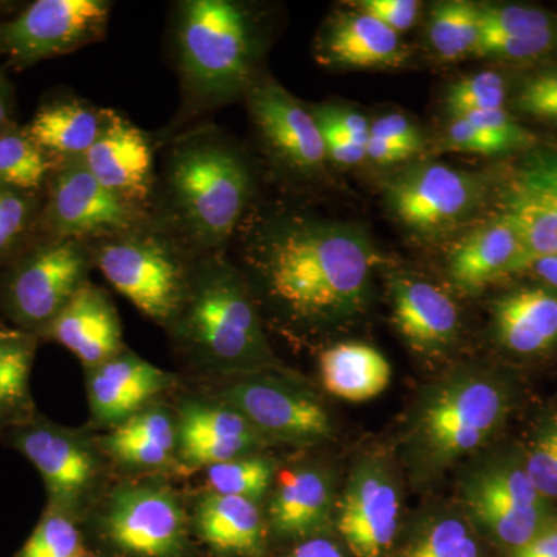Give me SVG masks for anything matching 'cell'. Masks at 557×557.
<instances>
[{"label": "cell", "instance_id": "obj_38", "mask_svg": "<svg viewBox=\"0 0 557 557\" xmlns=\"http://www.w3.org/2000/svg\"><path fill=\"white\" fill-rule=\"evenodd\" d=\"M40 208L39 194L0 185V260L20 251L25 237L35 233Z\"/></svg>", "mask_w": 557, "mask_h": 557}, {"label": "cell", "instance_id": "obj_13", "mask_svg": "<svg viewBox=\"0 0 557 557\" xmlns=\"http://www.w3.org/2000/svg\"><path fill=\"white\" fill-rule=\"evenodd\" d=\"M244 98L260 145L278 170L298 180L322 177L327 152L311 109L276 79L260 73Z\"/></svg>", "mask_w": 557, "mask_h": 557}, {"label": "cell", "instance_id": "obj_31", "mask_svg": "<svg viewBox=\"0 0 557 557\" xmlns=\"http://www.w3.org/2000/svg\"><path fill=\"white\" fill-rule=\"evenodd\" d=\"M38 344V336L24 330H0V432L22 426L39 413L30 391Z\"/></svg>", "mask_w": 557, "mask_h": 557}, {"label": "cell", "instance_id": "obj_2", "mask_svg": "<svg viewBox=\"0 0 557 557\" xmlns=\"http://www.w3.org/2000/svg\"><path fill=\"white\" fill-rule=\"evenodd\" d=\"M255 193L247 153L222 129L203 124L168 143L149 218L194 255H218L239 233Z\"/></svg>", "mask_w": 557, "mask_h": 557}, {"label": "cell", "instance_id": "obj_4", "mask_svg": "<svg viewBox=\"0 0 557 557\" xmlns=\"http://www.w3.org/2000/svg\"><path fill=\"white\" fill-rule=\"evenodd\" d=\"M168 332L188 357L209 370L244 375L274 362L255 293L225 252L196 260L188 292Z\"/></svg>", "mask_w": 557, "mask_h": 557}, {"label": "cell", "instance_id": "obj_48", "mask_svg": "<svg viewBox=\"0 0 557 557\" xmlns=\"http://www.w3.org/2000/svg\"><path fill=\"white\" fill-rule=\"evenodd\" d=\"M346 547L327 533L295 542L285 557H348Z\"/></svg>", "mask_w": 557, "mask_h": 557}, {"label": "cell", "instance_id": "obj_24", "mask_svg": "<svg viewBox=\"0 0 557 557\" xmlns=\"http://www.w3.org/2000/svg\"><path fill=\"white\" fill-rule=\"evenodd\" d=\"M314 57L327 67H399L408 51L398 33L361 11L339 13L319 32Z\"/></svg>", "mask_w": 557, "mask_h": 557}, {"label": "cell", "instance_id": "obj_25", "mask_svg": "<svg viewBox=\"0 0 557 557\" xmlns=\"http://www.w3.org/2000/svg\"><path fill=\"white\" fill-rule=\"evenodd\" d=\"M525 245L516 226L504 215L469 231L449 252L448 271L454 284L468 293L519 273L527 265Z\"/></svg>", "mask_w": 557, "mask_h": 557}, {"label": "cell", "instance_id": "obj_49", "mask_svg": "<svg viewBox=\"0 0 557 557\" xmlns=\"http://www.w3.org/2000/svg\"><path fill=\"white\" fill-rule=\"evenodd\" d=\"M508 557H557V516L536 536Z\"/></svg>", "mask_w": 557, "mask_h": 557}, {"label": "cell", "instance_id": "obj_8", "mask_svg": "<svg viewBox=\"0 0 557 557\" xmlns=\"http://www.w3.org/2000/svg\"><path fill=\"white\" fill-rule=\"evenodd\" d=\"M95 269L89 244L39 239L0 278V310L24 332L42 339Z\"/></svg>", "mask_w": 557, "mask_h": 557}, {"label": "cell", "instance_id": "obj_12", "mask_svg": "<svg viewBox=\"0 0 557 557\" xmlns=\"http://www.w3.org/2000/svg\"><path fill=\"white\" fill-rule=\"evenodd\" d=\"M108 0H36L0 22V54L17 69L100 42L108 33Z\"/></svg>", "mask_w": 557, "mask_h": 557}, {"label": "cell", "instance_id": "obj_36", "mask_svg": "<svg viewBox=\"0 0 557 557\" xmlns=\"http://www.w3.org/2000/svg\"><path fill=\"white\" fill-rule=\"evenodd\" d=\"M87 549L81 520L47 505L38 525L14 557H78Z\"/></svg>", "mask_w": 557, "mask_h": 557}, {"label": "cell", "instance_id": "obj_14", "mask_svg": "<svg viewBox=\"0 0 557 557\" xmlns=\"http://www.w3.org/2000/svg\"><path fill=\"white\" fill-rule=\"evenodd\" d=\"M485 194L480 175L443 163L412 164L386 183L387 207L395 218L406 228L429 236L460 225L474 214Z\"/></svg>", "mask_w": 557, "mask_h": 557}, {"label": "cell", "instance_id": "obj_21", "mask_svg": "<svg viewBox=\"0 0 557 557\" xmlns=\"http://www.w3.org/2000/svg\"><path fill=\"white\" fill-rule=\"evenodd\" d=\"M391 302L395 327L418 354H442L456 343L460 311L448 293L437 285L408 274L394 276Z\"/></svg>", "mask_w": 557, "mask_h": 557}, {"label": "cell", "instance_id": "obj_28", "mask_svg": "<svg viewBox=\"0 0 557 557\" xmlns=\"http://www.w3.org/2000/svg\"><path fill=\"white\" fill-rule=\"evenodd\" d=\"M112 109H101L75 97L40 106L24 127L47 156L57 161L83 159L108 126Z\"/></svg>", "mask_w": 557, "mask_h": 557}, {"label": "cell", "instance_id": "obj_9", "mask_svg": "<svg viewBox=\"0 0 557 557\" xmlns=\"http://www.w3.org/2000/svg\"><path fill=\"white\" fill-rule=\"evenodd\" d=\"M463 500L482 536L507 555L557 516L528 478L522 453L500 454L475 468L465 482Z\"/></svg>", "mask_w": 557, "mask_h": 557}, {"label": "cell", "instance_id": "obj_37", "mask_svg": "<svg viewBox=\"0 0 557 557\" xmlns=\"http://www.w3.org/2000/svg\"><path fill=\"white\" fill-rule=\"evenodd\" d=\"M555 33L557 16L547 10L519 3L480 5V39L533 38Z\"/></svg>", "mask_w": 557, "mask_h": 557}, {"label": "cell", "instance_id": "obj_7", "mask_svg": "<svg viewBox=\"0 0 557 557\" xmlns=\"http://www.w3.org/2000/svg\"><path fill=\"white\" fill-rule=\"evenodd\" d=\"M87 548L100 557H194L190 516L159 482L121 483L91 515Z\"/></svg>", "mask_w": 557, "mask_h": 557}, {"label": "cell", "instance_id": "obj_18", "mask_svg": "<svg viewBox=\"0 0 557 557\" xmlns=\"http://www.w3.org/2000/svg\"><path fill=\"white\" fill-rule=\"evenodd\" d=\"M83 161L113 196L149 214L157 168L153 141L145 131L112 110L108 126Z\"/></svg>", "mask_w": 557, "mask_h": 557}, {"label": "cell", "instance_id": "obj_43", "mask_svg": "<svg viewBox=\"0 0 557 557\" xmlns=\"http://www.w3.org/2000/svg\"><path fill=\"white\" fill-rule=\"evenodd\" d=\"M446 146L458 152L478 153V156H500L509 153L502 143L480 131L463 116L453 115L446 131Z\"/></svg>", "mask_w": 557, "mask_h": 557}, {"label": "cell", "instance_id": "obj_41", "mask_svg": "<svg viewBox=\"0 0 557 557\" xmlns=\"http://www.w3.org/2000/svg\"><path fill=\"white\" fill-rule=\"evenodd\" d=\"M509 98L516 112L542 123L557 124V67L523 76Z\"/></svg>", "mask_w": 557, "mask_h": 557}, {"label": "cell", "instance_id": "obj_33", "mask_svg": "<svg viewBox=\"0 0 557 557\" xmlns=\"http://www.w3.org/2000/svg\"><path fill=\"white\" fill-rule=\"evenodd\" d=\"M428 42L443 61L475 54L480 40V5L467 0L435 3L428 21Z\"/></svg>", "mask_w": 557, "mask_h": 557}, {"label": "cell", "instance_id": "obj_40", "mask_svg": "<svg viewBox=\"0 0 557 557\" xmlns=\"http://www.w3.org/2000/svg\"><path fill=\"white\" fill-rule=\"evenodd\" d=\"M531 483L545 500H557V416L539 424L530 445L522 453Z\"/></svg>", "mask_w": 557, "mask_h": 557}, {"label": "cell", "instance_id": "obj_44", "mask_svg": "<svg viewBox=\"0 0 557 557\" xmlns=\"http://www.w3.org/2000/svg\"><path fill=\"white\" fill-rule=\"evenodd\" d=\"M421 3L417 0H362L357 3V10L375 17L392 32L410 30L416 25Z\"/></svg>", "mask_w": 557, "mask_h": 557}, {"label": "cell", "instance_id": "obj_6", "mask_svg": "<svg viewBox=\"0 0 557 557\" xmlns=\"http://www.w3.org/2000/svg\"><path fill=\"white\" fill-rule=\"evenodd\" d=\"M89 247L95 267L109 284L150 321L170 329L200 256L150 218L137 228L90 242Z\"/></svg>", "mask_w": 557, "mask_h": 557}, {"label": "cell", "instance_id": "obj_15", "mask_svg": "<svg viewBox=\"0 0 557 557\" xmlns=\"http://www.w3.org/2000/svg\"><path fill=\"white\" fill-rule=\"evenodd\" d=\"M220 399L247 418L269 442L311 446L332 438L327 410L309 391L262 372L234 375Z\"/></svg>", "mask_w": 557, "mask_h": 557}, {"label": "cell", "instance_id": "obj_42", "mask_svg": "<svg viewBox=\"0 0 557 557\" xmlns=\"http://www.w3.org/2000/svg\"><path fill=\"white\" fill-rule=\"evenodd\" d=\"M557 51L555 35L533 36V38H485L479 40L475 54L486 60L528 64L545 60Z\"/></svg>", "mask_w": 557, "mask_h": 557}, {"label": "cell", "instance_id": "obj_5", "mask_svg": "<svg viewBox=\"0 0 557 557\" xmlns=\"http://www.w3.org/2000/svg\"><path fill=\"white\" fill-rule=\"evenodd\" d=\"M515 406L508 381L460 370L421 398L408 431V456L420 474L434 475L496 437Z\"/></svg>", "mask_w": 557, "mask_h": 557}, {"label": "cell", "instance_id": "obj_45", "mask_svg": "<svg viewBox=\"0 0 557 557\" xmlns=\"http://www.w3.org/2000/svg\"><path fill=\"white\" fill-rule=\"evenodd\" d=\"M314 119L324 138L325 152L327 160L339 166H355L368 160L366 156V145L357 141V139L348 137L343 131L338 129L332 121L322 116L317 110L311 109Z\"/></svg>", "mask_w": 557, "mask_h": 557}, {"label": "cell", "instance_id": "obj_52", "mask_svg": "<svg viewBox=\"0 0 557 557\" xmlns=\"http://www.w3.org/2000/svg\"><path fill=\"white\" fill-rule=\"evenodd\" d=\"M13 89L5 73L0 70V134L16 124L13 120Z\"/></svg>", "mask_w": 557, "mask_h": 557}, {"label": "cell", "instance_id": "obj_26", "mask_svg": "<svg viewBox=\"0 0 557 557\" xmlns=\"http://www.w3.org/2000/svg\"><path fill=\"white\" fill-rule=\"evenodd\" d=\"M333 487L329 475L317 468H299L277 479L267 525L270 539L299 542L327 533L332 525Z\"/></svg>", "mask_w": 557, "mask_h": 557}, {"label": "cell", "instance_id": "obj_16", "mask_svg": "<svg viewBox=\"0 0 557 557\" xmlns=\"http://www.w3.org/2000/svg\"><path fill=\"white\" fill-rule=\"evenodd\" d=\"M401 498L386 461L355 465L336 508L335 525L351 557H388L397 542Z\"/></svg>", "mask_w": 557, "mask_h": 557}, {"label": "cell", "instance_id": "obj_20", "mask_svg": "<svg viewBox=\"0 0 557 557\" xmlns=\"http://www.w3.org/2000/svg\"><path fill=\"white\" fill-rule=\"evenodd\" d=\"M87 372V397L95 423L116 428L174 384L164 372L126 347Z\"/></svg>", "mask_w": 557, "mask_h": 557}, {"label": "cell", "instance_id": "obj_19", "mask_svg": "<svg viewBox=\"0 0 557 557\" xmlns=\"http://www.w3.org/2000/svg\"><path fill=\"white\" fill-rule=\"evenodd\" d=\"M177 458L186 469H207L252 456L269 445L247 418L222 399L183 403L177 413Z\"/></svg>", "mask_w": 557, "mask_h": 557}, {"label": "cell", "instance_id": "obj_23", "mask_svg": "<svg viewBox=\"0 0 557 557\" xmlns=\"http://www.w3.org/2000/svg\"><path fill=\"white\" fill-rule=\"evenodd\" d=\"M190 528L211 557H269V525L258 502L207 493L194 508Z\"/></svg>", "mask_w": 557, "mask_h": 557}, {"label": "cell", "instance_id": "obj_1", "mask_svg": "<svg viewBox=\"0 0 557 557\" xmlns=\"http://www.w3.org/2000/svg\"><path fill=\"white\" fill-rule=\"evenodd\" d=\"M239 233L249 287L289 324L332 327L364 310L380 256L359 226L276 211L248 214Z\"/></svg>", "mask_w": 557, "mask_h": 557}, {"label": "cell", "instance_id": "obj_34", "mask_svg": "<svg viewBox=\"0 0 557 557\" xmlns=\"http://www.w3.org/2000/svg\"><path fill=\"white\" fill-rule=\"evenodd\" d=\"M58 163L14 124L0 134V185L40 194L47 188Z\"/></svg>", "mask_w": 557, "mask_h": 557}, {"label": "cell", "instance_id": "obj_29", "mask_svg": "<svg viewBox=\"0 0 557 557\" xmlns=\"http://www.w3.org/2000/svg\"><path fill=\"white\" fill-rule=\"evenodd\" d=\"M177 417L152 403L100 438L102 454L123 467L159 469L177 458Z\"/></svg>", "mask_w": 557, "mask_h": 557}, {"label": "cell", "instance_id": "obj_32", "mask_svg": "<svg viewBox=\"0 0 557 557\" xmlns=\"http://www.w3.org/2000/svg\"><path fill=\"white\" fill-rule=\"evenodd\" d=\"M388 557H490V548L467 512L445 511L417 523Z\"/></svg>", "mask_w": 557, "mask_h": 557}, {"label": "cell", "instance_id": "obj_51", "mask_svg": "<svg viewBox=\"0 0 557 557\" xmlns=\"http://www.w3.org/2000/svg\"><path fill=\"white\" fill-rule=\"evenodd\" d=\"M525 270L531 271L544 287L557 292V255L539 256V258L531 259L527 263Z\"/></svg>", "mask_w": 557, "mask_h": 557}, {"label": "cell", "instance_id": "obj_47", "mask_svg": "<svg viewBox=\"0 0 557 557\" xmlns=\"http://www.w3.org/2000/svg\"><path fill=\"white\" fill-rule=\"evenodd\" d=\"M313 110H317L322 116L332 121L348 137L357 139L362 145H368L370 123L361 113L346 108H338V106H318Z\"/></svg>", "mask_w": 557, "mask_h": 557}, {"label": "cell", "instance_id": "obj_46", "mask_svg": "<svg viewBox=\"0 0 557 557\" xmlns=\"http://www.w3.org/2000/svg\"><path fill=\"white\" fill-rule=\"evenodd\" d=\"M370 137L383 139L391 145L417 156L423 148V138L416 124L401 113H388L370 124Z\"/></svg>", "mask_w": 557, "mask_h": 557}, {"label": "cell", "instance_id": "obj_17", "mask_svg": "<svg viewBox=\"0 0 557 557\" xmlns=\"http://www.w3.org/2000/svg\"><path fill=\"white\" fill-rule=\"evenodd\" d=\"M500 203V215L522 237L527 263L557 255V149H528L502 186Z\"/></svg>", "mask_w": 557, "mask_h": 557}, {"label": "cell", "instance_id": "obj_50", "mask_svg": "<svg viewBox=\"0 0 557 557\" xmlns=\"http://www.w3.org/2000/svg\"><path fill=\"white\" fill-rule=\"evenodd\" d=\"M366 156L376 164H395L403 163L412 159L413 153L408 150L398 148V146L391 145V143L383 141L380 138L369 137L368 145H366Z\"/></svg>", "mask_w": 557, "mask_h": 557}, {"label": "cell", "instance_id": "obj_39", "mask_svg": "<svg viewBox=\"0 0 557 557\" xmlns=\"http://www.w3.org/2000/svg\"><path fill=\"white\" fill-rule=\"evenodd\" d=\"M509 94L507 79L497 72H480L458 81L446 94L453 115L505 109Z\"/></svg>", "mask_w": 557, "mask_h": 557}, {"label": "cell", "instance_id": "obj_22", "mask_svg": "<svg viewBox=\"0 0 557 557\" xmlns=\"http://www.w3.org/2000/svg\"><path fill=\"white\" fill-rule=\"evenodd\" d=\"M42 338L69 348L86 370L97 368L124 348L115 304L108 292L94 282H87L76 293Z\"/></svg>", "mask_w": 557, "mask_h": 557}, {"label": "cell", "instance_id": "obj_53", "mask_svg": "<svg viewBox=\"0 0 557 557\" xmlns=\"http://www.w3.org/2000/svg\"><path fill=\"white\" fill-rule=\"evenodd\" d=\"M78 557H100V556H97V555H95L94 552H90V549H87V552H84L83 555H81Z\"/></svg>", "mask_w": 557, "mask_h": 557}, {"label": "cell", "instance_id": "obj_54", "mask_svg": "<svg viewBox=\"0 0 557 557\" xmlns=\"http://www.w3.org/2000/svg\"><path fill=\"white\" fill-rule=\"evenodd\" d=\"M2 329H3V327H2V324H0V330H2Z\"/></svg>", "mask_w": 557, "mask_h": 557}, {"label": "cell", "instance_id": "obj_10", "mask_svg": "<svg viewBox=\"0 0 557 557\" xmlns=\"http://www.w3.org/2000/svg\"><path fill=\"white\" fill-rule=\"evenodd\" d=\"M0 442L38 469L47 490V505L83 519L101 482L102 453L98 443L95 445L83 432L53 423L40 413L22 426L0 432Z\"/></svg>", "mask_w": 557, "mask_h": 557}, {"label": "cell", "instance_id": "obj_3", "mask_svg": "<svg viewBox=\"0 0 557 557\" xmlns=\"http://www.w3.org/2000/svg\"><path fill=\"white\" fill-rule=\"evenodd\" d=\"M262 21L237 0H182L172 16V53L183 116H199L239 100L258 75Z\"/></svg>", "mask_w": 557, "mask_h": 557}, {"label": "cell", "instance_id": "obj_35", "mask_svg": "<svg viewBox=\"0 0 557 557\" xmlns=\"http://www.w3.org/2000/svg\"><path fill=\"white\" fill-rule=\"evenodd\" d=\"M276 475V465L269 457L252 454L212 465L205 469L209 493L259 502L267 496Z\"/></svg>", "mask_w": 557, "mask_h": 557}, {"label": "cell", "instance_id": "obj_30", "mask_svg": "<svg viewBox=\"0 0 557 557\" xmlns=\"http://www.w3.org/2000/svg\"><path fill=\"white\" fill-rule=\"evenodd\" d=\"M319 369L324 387L335 397L361 403L379 397L391 383V364L376 348L343 343L322 351Z\"/></svg>", "mask_w": 557, "mask_h": 557}, {"label": "cell", "instance_id": "obj_27", "mask_svg": "<svg viewBox=\"0 0 557 557\" xmlns=\"http://www.w3.org/2000/svg\"><path fill=\"white\" fill-rule=\"evenodd\" d=\"M496 338L519 357H539L557 347V292L539 285L509 292L493 306Z\"/></svg>", "mask_w": 557, "mask_h": 557}, {"label": "cell", "instance_id": "obj_11", "mask_svg": "<svg viewBox=\"0 0 557 557\" xmlns=\"http://www.w3.org/2000/svg\"><path fill=\"white\" fill-rule=\"evenodd\" d=\"M35 233L40 239L90 242L148 222V212L113 196L83 159L62 161L49 180Z\"/></svg>", "mask_w": 557, "mask_h": 557}]
</instances>
